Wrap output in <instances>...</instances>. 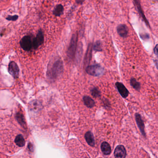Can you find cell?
Masks as SVG:
<instances>
[{
	"label": "cell",
	"instance_id": "21",
	"mask_svg": "<svg viewBox=\"0 0 158 158\" xmlns=\"http://www.w3.org/2000/svg\"><path fill=\"white\" fill-rule=\"evenodd\" d=\"M19 16L17 15H8L7 17H6V20H7L8 21H16L18 19Z\"/></svg>",
	"mask_w": 158,
	"mask_h": 158
},
{
	"label": "cell",
	"instance_id": "15",
	"mask_svg": "<svg viewBox=\"0 0 158 158\" xmlns=\"http://www.w3.org/2000/svg\"><path fill=\"white\" fill-rule=\"evenodd\" d=\"M83 100H84V104L88 108H91L95 106V102L90 97L87 96V95L84 96L83 98Z\"/></svg>",
	"mask_w": 158,
	"mask_h": 158
},
{
	"label": "cell",
	"instance_id": "23",
	"mask_svg": "<svg viewBox=\"0 0 158 158\" xmlns=\"http://www.w3.org/2000/svg\"><path fill=\"white\" fill-rule=\"evenodd\" d=\"M154 52L156 55L158 56V45H156L155 48H154Z\"/></svg>",
	"mask_w": 158,
	"mask_h": 158
},
{
	"label": "cell",
	"instance_id": "6",
	"mask_svg": "<svg viewBox=\"0 0 158 158\" xmlns=\"http://www.w3.org/2000/svg\"><path fill=\"white\" fill-rule=\"evenodd\" d=\"M44 41V36L43 31L41 29H40L38 32L36 37L33 38V48L34 49L38 48L40 45L43 44Z\"/></svg>",
	"mask_w": 158,
	"mask_h": 158
},
{
	"label": "cell",
	"instance_id": "8",
	"mask_svg": "<svg viewBox=\"0 0 158 158\" xmlns=\"http://www.w3.org/2000/svg\"><path fill=\"white\" fill-rule=\"evenodd\" d=\"M93 49V45L90 43L88 47L87 50L85 54V57L84 58V66L88 65L91 62L92 57V52Z\"/></svg>",
	"mask_w": 158,
	"mask_h": 158
},
{
	"label": "cell",
	"instance_id": "1",
	"mask_svg": "<svg viewBox=\"0 0 158 158\" xmlns=\"http://www.w3.org/2000/svg\"><path fill=\"white\" fill-rule=\"evenodd\" d=\"M64 65L61 59H57L48 65L47 77L49 79L54 80L60 77L63 73Z\"/></svg>",
	"mask_w": 158,
	"mask_h": 158
},
{
	"label": "cell",
	"instance_id": "16",
	"mask_svg": "<svg viewBox=\"0 0 158 158\" xmlns=\"http://www.w3.org/2000/svg\"><path fill=\"white\" fill-rule=\"evenodd\" d=\"M15 143L17 145L20 147H22L24 146L25 144V141L22 135H18L16 137L15 139Z\"/></svg>",
	"mask_w": 158,
	"mask_h": 158
},
{
	"label": "cell",
	"instance_id": "4",
	"mask_svg": "<svg viewBox=\"0 0 158 158\" xmlns=\"http://www.w3.org/2000/svg\"><path fill=\"white\" fill-rule=\"evenodd\" d=\"M21 48L25 51H29L33 48V41L30 35H25L20 42Z\"/></svg>",
	"mask_w": 158,
	"mask_h": 158
},
{
	"label": "cell",
	"instance_id": "14",
	"mask_svg": "<svg viewBox=\"0 0 158 158\" xmlns=\"http://www.w3.org/2000/svg\"><path fill=\"white\" fill-rule=\"evenodd\" d=\"M64 7L62 4H58L53 11V14L57 17L60 16L64 12Z\"/></svg>",
	"mask_w": 158,
	"mask_h": 158
},
{
	"label": "cell",
	"instance_id": "11",
	"mask_svg": "<svg viewBox=\"0 0 158 158\" xmlns=\"http://www.w3.org/2000/svg\"><path fill=\"white\" fill-rule=\"evenodd\" d=\"M117 31L118 34L122 37L125 38L128 35V28L126 25H119L117 27Z\"/></svg>",
	"mask_w": 158,
	"mask_h": 158
},
{
	"label": "cell",
	"instance_id": "20",
	"mask_svg": "<svg viewBox=\"0 0 158 158\" xmlns=\"http://www.w3.org/2000/svg\"><path fill=\"white\" fill-rule=\"evenodd\" d=\"M93 48L94 51L97 52H100L102 51V43L100 41H97L95 42L94 45H93Z\"/></svg>",
	"mask_w": 158,
	"mask_h": 158
},
{
	"label": "cell",
	"instance_id": "17",
	"mask_svg": "<svg viewBox=\"0 0 158 158\" xmlns=\"http://www.w3.org/2000/svg\"><path fill=\"white\" fill-rule=\"evenodd\" d=\"M134 3H135V5L136 7H137L138 11L139 14H140L141 16H142V18H143L144 21H145L146 23L148 25H149L146 19L145 16V15H144V14H143V11H142V7H141V5H140L139 1H134Z\"/></svg>",
	"mask_w": 158,
	"mask_h": 158
},
{
	"label": "cell",
	"instance_id": "24",
	"mask_svg": "<svg viewBox=\"0 0 158 158\" xmlns=\"http://www.w3.org/2000/svg\"><path fill=\"white\" fill-rule=\"evenodd\" d=\"M84 1H76V2L77 3V4H82Z\"/></svg>",
	"mask_w": 158,
	"mask_h": 158
},
{
	"label": "cell",
	"instance_id": "3",
	"mask_svg": "<svg viewBox=\"0 0 158 158\" xmlns=\"http://www.w3.org/2000/svg\"><path fill=\"white\" fill-rule=\"evenodd\" d=\"M86 72L90 75L94 77H100L104 74V69L101 65L96 64L87 66Z\"/></svg>",
	"mask_w": 158,
	"mask_h": 158
},
{
	"label": "cell",
	"instance_id": "10",
	"mask_svg": "<svg viewBox=\"0 0 158 158\" xmlns=\"http://www.w3.org/2000/svg\"><path fill=\"white\" fill-rule=\"evenodd\" d=\"M115 85L121 95L123 98H127L129 92L127 88L125 87V86L123 85L122 83H119V82H117L115 84Z\"/></svg>",
	"mask_w": 158,
	"mask_h": 158
},
{
	"label": "cell",
	"instance_id": "5",
	"mask_svg": "<svg viewBox=\"0 0 158 158\" xmlns=\"http://www.w3.org/2000/svg\"><path fill=\"white\" fill-rule=\"evenodd\" d=\"M8 71L13 78L16 79L19 78L20 69L17 64L14 61H11L8 65Z\"/></svg>",
	"mask_w": 158,
	"mask_h": 158
},
{
	"label": "cell",
	"instance_id": "12",
	"mask_svg": "<svg viewBox=\"0 0 158 158\" xmlns=\"http://www.w3.org/2000/svg\"><path fill=\"white\" fill-rule=\"evenodd\" d=\"M85 138L88 144L91 146H94L95 144L94 137L92 133L91 132H87L85 135Z\"/></svg>",
	"mask_w": 158,
	"mask_h": 158
},
{
	"label": "cell",
	"instance_id": "22",
	"mask_svg": "<svg viewBox=\"0 0 158 158\" xmlns=\"http://www.w3.org/2000/svg\"><path fill=\"white\" fill-rule=\"evenodd\" d=\"M17 118L18 121L20 122L21 124H24L25 125V122L24 121L23 117V116H22L21 114H20V113H18L17 114Z\"/></svg>",
	"mask_w": 158,
	"mask_h": 158
},
{
	"label": "cell",
	"instance_id": "9",
	"mask_svg": "<svg viewBox=\"0 0 158 158\" xmlns=\"http://www.w3.org/2000/svg\"><path fill=\"white\" fill-rule=\"evenodd\" d=\"M135 120H136L137 125L138 126L142 135L145 137L146 133L145 131V125H144L143 120L142 119V117L138 113H136L135 115Z\"/></svg>",
	"mask_w": 158,
	"mask_h": 158
},
{
	"label": "cell",
	"instance_id": "2",
	"mask_svg": "<svg viewBox=\"0 0 158 158\" xmlns=\"http://www.w3.org/2000/svg\"><path fill=\"white\" fill-rule=\"evenodd\" d=\"M78 40V34L77 33L73 34L70 45L67 51V56L70 60H72L74 58L77 47V43Z\"/></svg>",
	"mask_w": 158,
	"mask_h": 158
},
{
	"label": "cell",
	"instance_id": "7",
	"mask_svg": "<svg viewBox=\"0 0 158 158\" xmlns=\"http://www.w3.org/2000/svg\"><path fill=\"white\" fill-rule=\"evenodd\" d=\"M127 152L123 145H118L116 146L114 151V156L115 158H125Z\"/></svg>",
	"mask_w": 158,
	"mask_h": 158
},
{
	"label": "cell",
	"instance_id": "19",
	"mask_svg": "<svg viewBox=\"0 0 158 158\" xmlns=\"http://www.w3.org/2000/svg\"><path fill=\"white\" fill-rule=\"evenodd\" d=\"M91 95L94 98H99L101 96V92L97 88H93L91 91Z\"/></svg>",
	"mask_w": 158,
	"mask_h": 158
},
{
	"label": "cell",
	"instance_id": "13",
	"mask_svg": "<svg viewBox=\"0 0 158 158\" xmlns=\"http://www.w3.org/2000/svg\"><path fill=\"white\" fill-rule=\"evenodd\" d=\"M102 151L105 155H110L111 152V146L107 142H104L101 144Z\"/></svg>",
	"mask_w": 158,
	"mask_h": 158
},
{
	"label": "cell",
	"instance_id": "18",
	"mask_svg": "<svg viewBox=\"0 0 158 158\" xmlns=\"http://www.w3.org/2000/svg\"><path fill=\"white\" fill-rule=\"evenodd\" d=\"M130 84L137 91H139L140 88H141L140 84L136 80V79H135L134 78H131L130 80Z\"/></svg>",
	"mask_w": 158,
	"mask_h": 158
},
{
	"label": "cell",
	"instance_id": "25",
	"mask_svg": "<svg viewBox=\"0 0 158 158\" xmlns=\"http://www.w3.org/2000/svg\"><path fill=\"white\" fill-rule=\"evenodd\" d=\"M155 62L156 65L157 66V68H158V60L155 61Z\"/></svg>",
	"mask_w": 158,
	"mask_h": 158
}]
</instances>
